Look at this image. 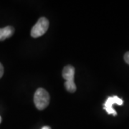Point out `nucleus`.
I'll return each mask as SVG.
<instances>
[{"mask_svg": "<svg viewBox=\"0 0 129 129\" xmlns=\"http://www.w3.org/2000/svg\"><path fill=\"white\" fill-rule=\"evenodd\" d=\"M50 95L43 88H38L34 95V103L38 110H43L49 105Z\"/></svg>", "mask_w": 129, "mask_h": 129, "instance_id": "f257e3e1", "label": "nucleus"}, {"mask_svg": "<svg viewBox=\"0 0 129 129\" xmlns=\"http://www.w3.org/2000/svg\"><path fill=\"white\" fill-rule=\"evenodd\" d=\"M75 68L72 65L65 66L62 70V77L65 80L64 86L70 92H74L76 90V85L74 82Z\"/></svg>", "mask_w": 129, "mask_h": 129, "instance_id": "f03ea898", "label": "nucleus"}, {"mask_svg": "<svg viewBox=\"0 0 129 129\" xmlns=\"http://www.w3.org/2000/svg\"><path fill=\"white\" fill-rule=\"evenodd\" d=\"M49 27V21L45 17L39 19L37 22L34 26L31 31V35L32 37H39L43 35Z\"/></svg>", "mask_w": 129, "mask_h": 129, "instance_id": "7ed1b4c3", "label": "nucleus"}, {"mask_svg": "<svg viewBox=\"0 0 129 129\" xmlns=\"http://www.w3.org/2000/svg\"><path fill=\"white\" fill-rule=\"evenodd\" d=\"M113 104H118L119 106H121L123 104V101L118 96H113L108 98L105 103H104V110H106L108 114H112L113 115H117V113L113 108Z\"/></svg>", "mask_w": 129, "mask_h": 129, "instance_id": "20e7f679", "label": "nucleus"}, {"mask_svg": "<svg viewBox=\"0 0 129 129\" xmlns=\"http://www.w3.org/2000/svg\"><path fill=\"white\" fill-rule=\"evenodd\" d=\"M14 28L11 26H7L4 28L0 29V41L5 40L10 37L14 34Z\"/></svg>", "mask_w": 129, "mask_h": 129, "instance_id": "39448f33", "label": "nucleus"}, {"mask_svg": "<svg viewBox=\"0 0 129 129\" xmlns=\"http://www.w3.org/2000/svg\"><path fill=\"white\" fill-rule=\"evenodd\" d=\"M124 60L127 64H129V52H126L124 55Z\"/></svg>", "mask_w": 129, "mask_h": 129, "instance_id": "423d86ee", "label": "nucleus"}, {"mask_svg": "<svg viewBox=\"0 0 129 129\" xmlns=\"http://www.w3.org/2000/svg\"><path fill=\"white\" fill-rule=\"evenodd\" d=\"M3 74H4V68H3L2 64L0 63V78L2 77Z\"/></svg>", "mask_w": 129, "mask_h": 129, "instance_id": "0eeeda50", "label": "nucleus"}, {"mask_svg": "<svg viewBox=\"0 0 129 129\" xmlns=\"http://www.w3.org/2000/svg\"><path fill=\"white\" fill-rule=\"evenodd\" d=\"M42 129H51V128L49 127V126H44V127H43Z\"/></svg>", "mask_w": 129, "mask_h": 129, "instance_id": "6e6552de", "label": "nucleus"}, {"mask_svg": "<svg viewBox=\"0 0 129 129\" xmlns=\"http://www.w3.org/2000/svg\"><path fill=\"white\" fill-rule=\"evenodd\" d=\"M1 120H2V118H1V117H0V123H1Z\"/></svg>", "mask_w": 129, "mask_h": 129, "instance_id": "1a4fd4ad", "label": "nucleus"}]
</instances>
